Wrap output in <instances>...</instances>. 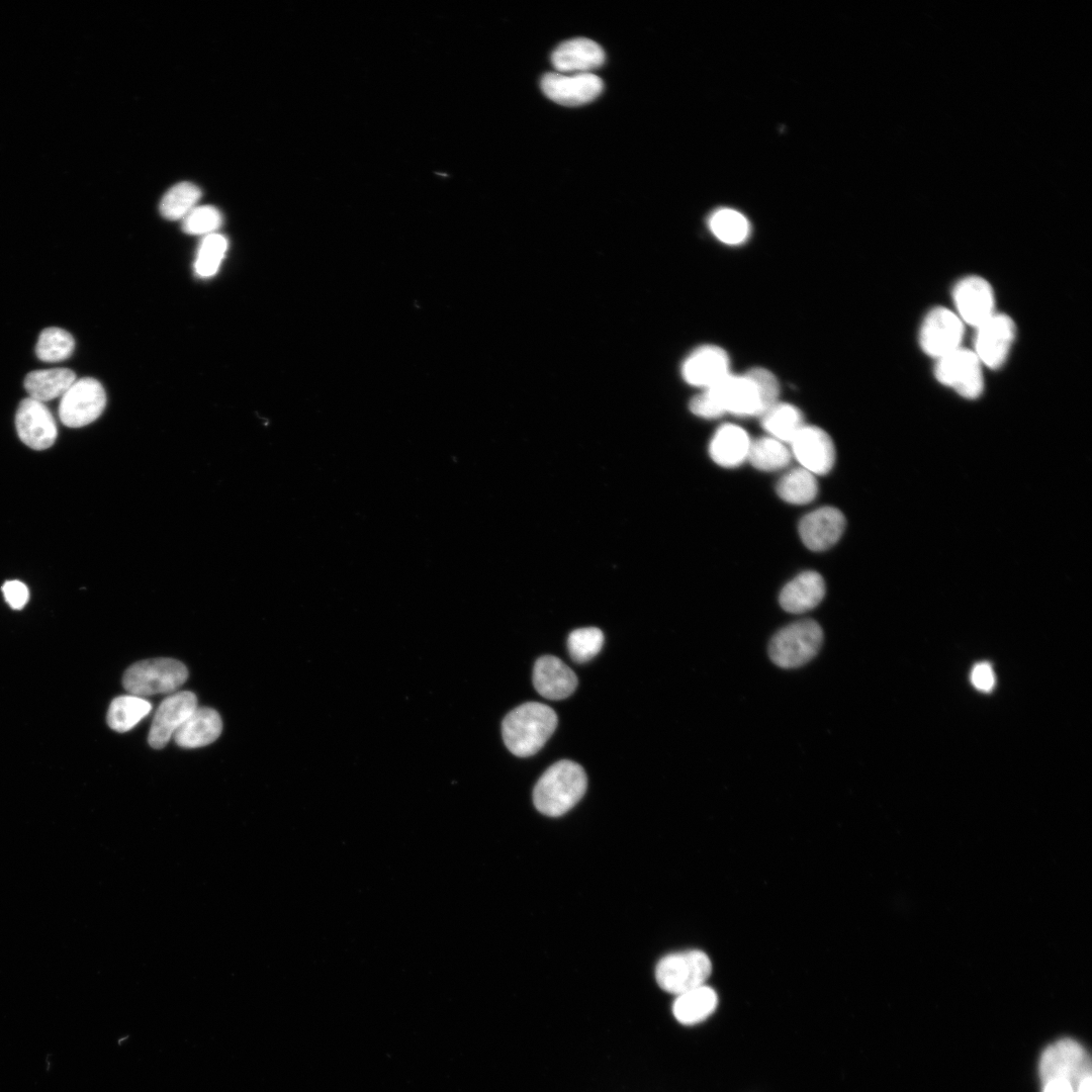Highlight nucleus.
Segmentation results:
<instances>
[{
    "label": "nucleus",
    "mask_w": 1092,
    "mask_h": 1092,
    "mask_svg": "<svg viewBox=\"0 0 1092 1092\" xmlns=\"http://www.w3.org/2000/svg\"><path fill=\"white\" fill-rule=\"evenodd\" d=\"M792 456L800 467L814 475L828 473L835 462V447L831 437L821 428L804 425L790 443Z\"/></svg>",
    "instance_id": "ddd939ff"
},
{
    "label": "nucleus",
    "mask_w": 1092,
    "mask_h": 1092,
    "mask_svg": "<svg viewBox=\"0 0 1092 1092\" xmlns=\"http://www.w3.org/2000/svg\"><path fill=\"white\" fill-rule=\"evenodd\" d=\"M680 371L686 382L707 389L731 373L730 358L720 346L703 345L688 355Z\"/></svg>",
    "instance_id": "dca6fc26"
},
{
    "label": "nucleus",
    "mask_w": 1092,
    "mask_h": 1092,
    "mask_svg": "<svg viewBox=\"0 0 1092 1092\" xmlns=\"http://www.w3.org/2000/svg\"><path fill=\"white\" fill-rule=\"evenodd\" d=\"M712 971L708 956L697 949L673 952L656 966V981L664 991L679 995L704 985Z\"/></svg>",
    "instance_id": "423d86ee"
},
{
    "label": "nucleus",
    "mask_w": 1092,
    "mask_h": 1092,
    "mask_svg": "<svg viewBox=\"0 0 1092 1092\" xmlns=\"http://www.w3.org/2000/svg\"><path fill=\"white\" fill-rule=\"evenodd\" d=\"M222 730L219 714L207 707H197L175 732V742L184 748H198L215 741Z\"/></svg>",
    "instance_id": "5701e85b"
},
{
    "label": "nucleus",
    "mask_w": 1092,
    "mask_h": 1092,
    "mask_svg": "<svg viewBox=\"0 0 1092 1092\" xmlns=\"http://www.w3.org/2000/svg\"><path fill=\"white\" fill-rule=\"evenodd\" d=\"M602 79L593 73H547L542 77L543 93L564 106H578L593 101L603 90Z\"/></svg>",
    "instance_id": "f8f14e48"
},
{
    "label": "nucleus",
    "mask_w": 1092,
    "mask_h": 1092,
    "mask_svg": "<svg viewBox=\"0 0 1092 1092\" xmlns=\"http://www.w3.org/2000/svg\"><path fill=\"white\" fill-rule=\"evenodd\" d=\"M750 443L751 439L743 428L724 424L714 433L709 444V454L719 466L734 468L747 460Z\"/></svg>",
    "instance_id": "4be33fe9"
},
{
    "label": "nucleus",
    "mask_w": 1092,
    "mask_h": 1092,
    "mask_svg": "<svg viewBox=\"0 0 1092 1092\" xmlns=\"http://www.w3.org/2000/svg\"><path fill=\"white\" fill-rule=\"evenodd\" d=\"M973 686L982 692H990L995 686V674L992 666L987 662L976 664L971 671Z\"/></svg>",
    "instance_id": "4c0bfd02"
},
{
    "label": "nucleus",
    "mask_w": 1092,
    "mask_h": 1092,
    "mask_svg": "<svg viewBox=\"0 0 1092 1092\" xmlns=\"http://www.w3.org/2000/svg\"><path fill=\"white\" fill-rule=\"evenodd\" d=\"M844 528L845 518L838 509L822 507L803 517L799 534L808 549L823 551L840 539Z\"/></svg>",
    "instance_id": "a211bd4d"
},
{
    "label": "nucleus",
    "mask_w": 1092,
    "mask_h": 1092,
    "mask_svg": "<svg viewBox=\"0 0 1092 1092\" xmlns=\"http://www.w3.org/2000/svg\"><path fill=\"white\" fill-rule=\"evenodd\" d=\"M228 239L218 233L204 236L199 244L195 262V273L202 278L213 276L226 254Z\"/></svg>",
    "instance_id": "2f4dec72"
},
{
    "label": "nucleus",
    "mask_w": 1092,
    "mask_h": 1092,
    "mask_svg": "<svg viewBox=\"0 0 1092 1092\" xmlns=\"http://www.w3.org/2000/svg\"><path fill=\"white\" fill-rule=\"evenodd\" d=\"M707 390L724 415L760 417L779 401L780 383L768 369L753 367L742 374L730 373Z\"/></svg>",
    "instance_id": "f257e3e1"
},
{
    "label": "nucleus",
    "mask_w": 1092,
    "mask_h": 1092,
    "mask_svg": "<svg viewBox=\"0 0 1092 1092\" xmlns=\"http://www.w3.org/2000/svg\"><path fill=\"white\" fill-rule=\"evenodd\" d=\"M536 691L549 700H562L577 687V676L561 659L553 655L539 657L533 669Z\"/></svg>",
    "instance_id": "aec40b11"
},
{
    "label": "nucleus",
    "mask_w": 1092,
    "mask_h": 1092,
    "mask_svg": "<svg viewBox=\"0 0 1092 1092\" xmlns=\"http://www.w3.org/2000/svg\"><path fill=\"white\" fill-rule=\"evenodd\" d=\"M1092 1080L1091 1076H1088L1081 1080L1075 1088V1092H1091Z\"/></svg>",
    "instance_id": "ea45409f"
},
{
    "label": "nucleus",
    "mask_w": 1092,
    "mask_h": 1092,
    "mask_svg": "<svg viewBox=\"0 0 1092 1092\" xmlns=\"http://www.w3.org/2000/svg\"><path fill=\"white\" fill-rule=\"evenodd\" d=\"M712 235L728 246H738L750 236V223L743 213L724 207L712 212L708 219Z\"/></svg>",
    "instance_id": "bb28decb"
},
{
    "label": "nucleus",
    "mask_w": 1092,
    "mask_h": 1092,
    "mask_svg": "<svg viewBox=\"0 0 1092 1092\" xmlns=\"http://www.w3.org/2000/svg\"><path fill=\"white\" fill-rule=\"evenodd\" d=\"M604 634L596 627L579 628L573 630L567 639V647L571 658L583 663L594 658L602 649Z\"/></svg>",
    "instance_id": "72a5a7b5"
},
{
    "label": "nucleus",
    "mask_w": 1092,
    "mask_h": 1092,
    "mask_svg": "<svg viewBox=\"0 0 1092 1092\" xmlns=\"http://www.w3.org/2000/svg\"><path fill=\"white\" fill-rule=\"evenodd\" d=\"M15 426L20 440L34 450L48 449L57 439V425L51 411L44 402L31 397L20 401Z\"/></svg>",
    "instance_id": "4468645a"
},
{
    "label": "nucleus",
    "mask_w": 1092,
    "mask_h": 1092,
    "mask_svg": "<svg viewBox=\"0 0 1092 1092\" xmlns=\"http://www.w3.org/2000/svg\"><path fill=\"white\" fill-rule=\"evenodd\" d=\"M823 643V631L812 619L793 622L770 639L768 655L782 668H796L816 656Z\"/></svg>",
    "instance_id": "20e7f679"
},
{
    "label": "nucleus",
    "mask_w": 1092,
    "mask_h": 1092,
    "mask_svg": "<svg viewBox=\"0 0 1092 1092\" xmlns=\"http://www.w3.org/2000/svg\"><path fill=\"white\" fill-rule=\"evenodd\" d=\"M690 410L694 415L704 419H716L724 415L707 389H703L701 393L691 399Z\"/></svg>",
    "instance_id": "c9c22d12"
},
{
    "label": "nucleus",
    "mask_w": 1092,
    "mask_h": 1092,
    "mask_svg": "<svg viewBox=\"0 0 1092 1092\" xmlns=\"http://www.w3.org/2000/svg\"><path fill=\"white\" fill-rule=\"evenodd\" d=\"M825 596V582L816 571L798 574L781 590L779 602L788 613L802 614L817 607Z\"/></svg>",
    "instance_id": "412c9836"
},
{
    "label": "nucleus",
    "mask_w": 1092,
    "mask_h": 1092,
    "mask_svg": "<svg viewBox=\"0 0 1092 1092\" xmlns=\"http://www.w3.org/2000/svg\"><path fill=\"white\" fill-rule=\"evenodd\" d=\"M934 375L937 381L970 399L979 397L984 388L982 363L974 351L966 348L938 358Z\"/></svg>",
    "instance_id": "6e6552de"
},
{
    "label": "nucleus",
    "mask_w": 1092,
    "mask_h": 1092,
    "mask_svg": "<svg viewBox=\"0 0 1092 1092\" xmlns=\"http://www.w3.org/2000/svg\"><path fill=\"white\" fill-rule=\"evenodd\" d=\"M196 708L197 698L192 692H175L166 697L152 721L148 736L151 747L163 748Z\"/></svg>",
    "instance_id": "2eb2a0df"
},
{
    "label": "nucleus",
    "mask_w": 1092,
    "mask_h": 1092,
    "mask_svg": "<svg viewBox=\"0 0 1092 1092\" xmlns=\"http://www.w3.org/2000/svg\"><path fill=\"white\" fill-rule=\"evenodd\" d=\"M200 188L191 182H180L172 186L160 202L161 214L170 220L183 219L201 198Z\"/></svg>",
    "instance_id": "7c9ffc66"
},
{
    "label": "nucleus",
    "mask_w": 1092,
    "mask_h": 1092,
    "mask_svg": "<svg viewBox=\"0 0 1092 1092\" xmlns=\"http://www.w3.org/2000/svg\"><path fill=\"white\" fill-rule=\"evenodd\" d=\"M106 394L101 383L91 377L76 379L63 394L59 416L64 425L80 428L94 422L102 414Z\"/></svg>",
    "instance_id": "1a4fd4ad"
},
{
    "label": "nucleus",
    "mask_w": 1092,
    "mask_h": 1092,
    "mask_svg": "<svg viewBox=\"0 0 1092 1092\" xmlns=\"http://www.w3.org/2000/svg\"><path fill=\"white\" fill-rule=\"evenodd\" d=\"M73 336L57 327L47 328L39 334L35 353L44 362H60L71 356L74 351Z\"/></svg>",
    "instance_id": "473e14b6"
},
{
    "label": "nucleus",
    "mask_w": 1092,
    "mask_h": 1092,
    "mask_svg": "<svg viewBox=\"0 0 1092 1092\" xmlns=\"http://www.w3.org/2000/svg\"><path fill=\"white\" fill-rule=\"evenodd\" d=\"M556 726L557 716L552 708L542 703L528 702L505 717L503 739L513 754L528 757L544 746Z\"/></svg>",
    "instance_id": "f03ea898"
},
{
    "label": "nucleus",
    "mask_w": 1092,
    "mask_h": 1092,
    "mask_svg": "<svg viewBox=\"0 0 1092 1092\" xmlns=\"http://www.w3.org/2000/svg\"><path fill=\"white\" fill-rule=\"evenodd\" d=\"M953 301L960 318L975 328L995 313L993 289L979 276L961 279L953 288Z\"/></svg>",
    "instance_id": "f3484780"
},
{
    "label": "nucleus",
    "mask_w": 1092,
    "mask_h": 1092,
    "mask_svg": "<svg viewBox=\"0 0 1092 1092\" xmlns=\"http://www.w3.org/2000/svg\"><path fill=\"white\" fill-rule=\"evenodd\" d=\"M975 353L990 369L1000 368L1006 361L1015 337V325L1004 313H993L976 328Z\"/></svg>",
    "instance_id": "9b49d317"
},
{
    "label": "nucleus",
    "mask_w": 1092,
    "mask_h": 1092,
    "mask_svg": "<svg viewBox=\"0 0 1092 1092\" xmlns=\"http://www.w3.org/2000/svg\"><path fill=\"white\" fill-rule=\"evenodd\" d=\"M76 381V374L68 368L34 370L24 378V388L29 397L46 402L63 396Z\"/></svg>",
    "instance_id": "b1692460"
},
{
    "label": "nucleus",
    "mask_w": 1092,
    "mask_h": 1092,
    "mask_svg": "<svg viewBox=\"0 0 1092 1092\" xmlns=\"http://www.w3.org/2000/svg\"><path fill=\"white\" fill-rule=\"evenodd\" d=\"M761 426L767 436L790 444L804 427L802 412L794 404L778 401L761 416Z\"/></svg>",
    "instance_id": "a878e982"
},
{
    "label": "nucleus",
    "mask_w": 1092,
    "mask_h": 1092,
    "mask_svg": "<svg viewBox=\"0 0 1092 1092\" xmlns=\"http://www.w3.org/2000/svg\"><path fill=\"white\" fill-rule=\"evenodd\" d=\"M1041 1092H1075V1087L1067 1080L1053 1079L1042 1083Z\"/></svg>",
    "instance_id": "58836bf2"
},
{
    "label": "nucleus",
    "mask_w": 1092,
    "mask_h": 1092,
    "mask_svg": "<svg viewBox=\"0 0 1092 1092\" xmlns=\"http://www.w3.org/2000/svg\"><path fill=\"white\" fill-rule=\"evenodd\" d=\"M151 710L152 705L145 698L130 694L118 696L108 708L107 723L112 730L123 733L132 729Z\"/></svg>",
    "instance_id": "cd10ccee"
},
{
    "label": "nucleus",
    "mask_w": 1092,
    "mask_h": 1092,
    "mask_svg": "<svg viewBox=\"0 0 1092 1092\" xmlns=\"http://www.w3.org/2000/svg\"><path fill=\"white\" fill-rule=\"evenodd\" d=\"M786 443L769 436L751 440L747 460L761 471H777L787 467L792 459Z\"/></svg>",
    "instance_id": "c85d7f7f"
},
{
    "label": "nucleus",
    "mask_w": 1092,
    "mask_h": 1092,
    "mask_svg": "<svg viewBox=\"0 0 1092 1092\" xmlns=\"http://www.w3.org/2000/svg\"><path fill=\"white\" fill-rule=\"evenodd\" d=\"M186 666L173 658L142 660L124 672L122 685L133 696L145 698L158 694H173L187 679Z\"/></svg>",
    "instance_id": "39448f33"
},
{
    "label": "nucleus",
    "mask_w": 1092,
    "mask_h": 1092,
    "mask_svg": "<svg viewBox=\"0 0 1092 1092\" xmlns=\"http://www.w3.org/2000/svg\"><path fill=\"white\" fill-rule=\"evenodd\" d=\"M2 593L6 603L14 610L22 609L29 598L27 586L20 580H7L2 585Z\"/></svg>",
    "instance_id": "e433bc0d"
},
{
    "label": "nucleus",
    "mask_w": 1092,
    "mask_h": 1092,
    "mask_svg": "<svg viewBox=\"0 0 1092 1092\" xmlns=\"http://www.w3.org/2000/svg\"><path fill=\"white\" fill-rule=\"evenodd\" d=\"M556 72L564 74L590 73L605 62V53L596 41L576 37L561 42L551 55Z\"/></svg>",
    "instance_id": "6ab92c4d"
},
{
    "label": "nucleus",
    "mask_w": 1092,
    "mask_h": 1092,
    "mask_svg": "<svg viewBox=\"0 0 1092 1092\" xmlns=\"http://www.w3.org/2000/svg\"><path fill=\"white\" fill-rule=\"evenodd\" d=\"M221 224L222 214L212 205L196 206L182 219L184 233L203 237L216 233Z\"/></svg>",
    "instance_id": "f704fd0d"
},
{
    "label": "nucleus",
    "mask_w": 1092,
    "mask_h": 1092,
    "mask_svg": "<svg viewBox=\"0 0 1092 1092\" xmlns=\"http://www.w3.org/2000/svg\"><path fill=\"white\" fill-rule=\"evenodd\" d=\"M1038 1072L1041 1083L1062 1079L1076 1088L1081 1080L1091 1076L1090 1057L1076 1040L1062 1038L1043 1051Z\"/></svg>",
    "instance_id": "0eeeda50"
},
{
    "label": "nucleus",
    "mask_w": 1092,
    "mask_h": 1092,
    "mask_svg": "<svg viewBox=\"0 0 1092 1092\" xmlns=\"http://www.w3.org/2000/svg\"><path fill=\"white\" fill-rule=\"evenodd\" d=\"M964 324L959 315L945 307L931 309L921 325L919 344L922 351L940 358L961 347Z\"/></svg>",
    "instance_id": "9d476101"
},
{
    "label": "nucleus",
    "mask_w": 1092,
    "mask_h": 1092,
    "mask_svg": "<svg viewBox=\"0 0 1092 1092\" xmlns=\"http://www.w3.org/2000/svg\"><path fill=\"white\" fill-rule=\"evenodd\" d=\"M587 778L578 763L562 759L553 763L540 777L533 791V802L539 812L558 817L569 811L584 795Z\"/></svg>",
    "instance_id": "7ed1b4c3"
},
{
    "label": "nucleus",
    "mask_w": 1092,
    "mask_h": 1092,
    "mask_svg": "<svg viewBox=\"0 0 1092 1092\" xmlns=\"http://www.w3.org/2000/svg\"><path fill=\"white\" fill-rule=\"evenodd\" d=\"M717 1004L716 992L702 985L677 995L672 1012L681 1024L694 1025L708 1018L715 1011Z\"/></svg>",
    "instance_id": "393cba45"
},
{
    "label": "nucleus",
    "mask_w": 1092,
    "mask_h": 1092,
    "mask_svg": "<svg viewBox=\"0 0 1092 1092\" xmlns=\"http://www.w3.org/2000/svg\"><path fill=\"white\" fill-rule=\"evenodd\" d=\"M776 489L783 500L792 505H806L816 497L818 482L816 475L803 467H797L780 478Z\"/></svg>",
    "instance_id": "c756f323"
}]
</instances>
